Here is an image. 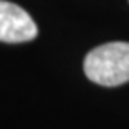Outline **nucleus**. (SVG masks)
Instances as JSON below:
<instances>
[{
    "mask_svg": "<svg viewBox=\"0 0 129 129\" xmlns=\"http://www.w3.org/2000/svg\"><path fill=\"white\" fill-rule=\"evenodd\" d=\"M84 72L92 82L106 87L129 81V44L111 42L92 49L86 55Z\"/></svg>",
    "mask_w": 129,
    "mask_h": 129,
    "instance_id": "nucleus-1",
    "label": "nucleus"
},
{
    "mask_svg": "<svg viewBox=\"0 0 129 129\" xmlns=\"http://www.w3.org/2000/svg\"><path fill=\"white\" fill-rule=\"evenodd\" d=\"M37 35V25L22 7L0 0V42H29Z\"/></svg>",
    "mask_w": 129,
    "mask_h": 129,
    "instance_id": "nucleus-2",
    "label": "nucleus"
}]
</instances>
